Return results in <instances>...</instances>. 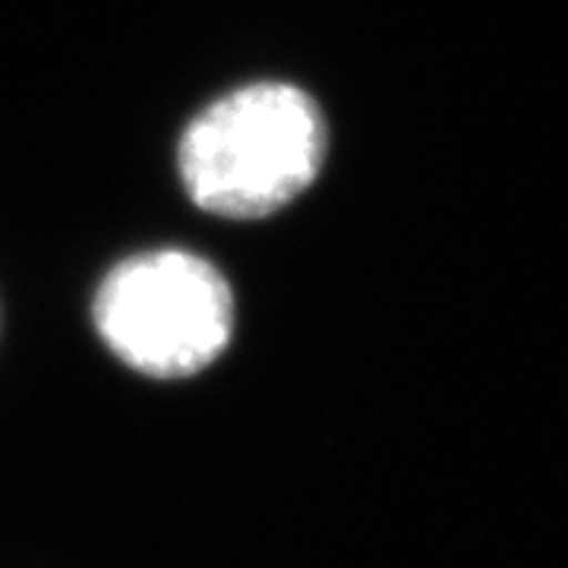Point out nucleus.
<instances>
[{
  "label": "nucleus",
  "instance_id": "nucleus-2",
  "mask_svg": "<svg viewBox=\"0 0 568 568\" xmlns=\"http://www.w3.org/2000/svg\"><path fill=\"white\" fill-rule=\"evenodd\" d=\"M95 325L104 345L145 376H190L231 342L234 297L203 256L159 250L126 260L104 278Z\"/></svg>",
  "mask_w": 568,
  "mask_h": 568
},
{
  "label": "nucleus",
  "instance_id": "nucleus-1",
  "mask_svg": "<svg viewBox=\"0 0 568 568\" xmlns=\"http://www.w3.org/2000/svg\"><path fill=\"white\" fill-rule=\"evenodd\" d=\"M325 162V121L297 85L256 82L209 104L181 140L190 200L222 219H265Z\"/></svg>",
  "mask_w": 568,
  "mask_h": 568
}]
</instances>
